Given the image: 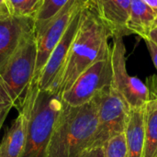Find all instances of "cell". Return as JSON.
Segmentation results:
<instances>
[{"label":"cell","mask_w":157,"mask_h":157,"mask_svg":"<svg viewBox=\"0 0 157 157\" xmlns=\"http://www.w3.org/2000/svg\"><path fill=\"white\" fill-rule=\"evenodd\" d=\"M110 33L96 13L91 1L85 6L79 27L52 93L62 95L93 63L110 54Z\"/></svg>","instance_id":"obj_1"},{"label":"cell","mask_w":157,"mask_h":157,"mask_svg":"<svg viewBox=\"0 0 157 157\" xmlns=\"http://www.w3.org/2000/svg\"><path fill=\"white\" fill-rule=\"evenodd\" d=\"M98 123L96 97L77 107L63 102L53 127L47 157H78L91 146Z\"/></svg>","instance_id":"obj_2"},{"label":"cell","mask_w":157,"mask_h":157,"mask_svg":"<svg viewBox=\"0 0 157 157\" xmlns=\"http://www.w3.org/2000/svg\"><path fill=\"white\" fill-rule=\"evenodd\" d=\"M36 58L34 31L22 41L0 75V104L9 105L21 111L33 84Z\"/></svg>","instance_id":"obj_3"},{"label":"cell","mask_w":157,"mask_h":157,"mask_svg":"<svg viewBox=\"0 0 157 157\" xmlns=\"http://www.w3.org/2000/svg\"><path fill=\"white\" fill-rule=\"evenodd\" d=\"M63 106L61 95L41 91L37 84L29 107L25 145L19 157H47L53 127Z\"/></svg>","instance_id":"obj_4"},{"label":"cell","mask_w":157,"mask_h":157,"mask_svg":"<svg viewBox=\"0 0 157 157\" xmlns=\"http://www.w3.org/2000/svg\"><path fill=\"white\" fill-rule=\"evenodd\" d=\"M98 129L91 146H103L112 137L123 133L128 122L131 108L112 86L97 96Z\"/></svg>","instance_id":"obj_5"},{"label":"cell","mask_w":157,"mask_h":157,"mask_svg":"<svg viewBox=\"0 0 157 157\" xmlns=\"http://www.w3.org/2000/svg\"><path fill=\"white\" fill-rule=\"evenodd\" d=\"M110 46L112 67V86L124 98L131 109L143 108L149 98L145 83L132 76L126 67V46L121 36H114Z\"/></svg>","instance_id":"obj_6"},{"label":"cell","mask_w":157,"mask_h":157,"mask_svg":"<svg viewBox=\"0 0 157 157\" xmlns=\"http://www.w3.org/2000/svg\"><path fill=\"white\" fill-rule=\"evenodd\" d=\"M87 0H69L66 5L50 20L35 29L37 58L33 84H38L40 75L52 52L64 34L75 11Z\"/></svg>","instance_id":"obj_7"},{"label":"cell","mask_w":157,"mask_h":157,"mask_svg":"<svg viewBox=\"0 0 157 157\" xmlns=\"http://www.w3.org/2000/svg\"><path fill=\"white\" fill-rule=\"evenodd\" d=\"M112 85L110 54L98 60L82 73L71 87L61 95L62 100L77 107L90 102L98 93Z\"/></svg>","instance_id":"obj_8"},{"label":"cell","mask_w":157,"mask_h":157,"mask_svg":"<svg viewBox=\"0 0 157 157\" xmlns=\"http://www.w3.org/2000/svg\"><path fill=\"white\" fill-rule=\"evenodd\" d=\"M87 2L88 0L75 11L64 34L52 52L38 80L40 90L53 92L63 70L69 50L78 29L83 9Z\"/></svg>","instance_id":"obj_9"},{"label":"cell","mask_w":157,"mask_h":157,"mask_svg":"<svg viewBox=\"0 0 157 157\" xmlns=\"http://www.w3.org/2000/svg\"><path fill=\"white\" fill-rule=\"evenodd\" d=\"M35 31V19L11 17L0 21V75L22 41Z\"/></svg>","instance_id":"obj_10"},{"label":"cell","mask_w":157,"mask_h":157,"mask_svg":"<svg viewBox=\"0 0 157 157\" xmlns=\"http://www.w3.org/2000/svg\"><path fill=\"white\" fill-rule=\"evenodd\" d=\"M98 17L114 36L130 35L127 29L132 0H90Z\"/></svg>","instance_id":"obj_11"},{"label":"cell","mask_w":157,"mask_h":157,"mask_svg":"<svg viewBox=\"0 0 157 157\" xmlns=\"http://www.w3.org/2000/svg\"><path fill=\"white\" fill-rule=\"evenodd\" d=\"M36 86L37 84H32L28 93L23 109L18 112L17 117L5 132V135L0 143V157L20 156L25 145L29 107Z\"/></svg>","instance_id":"obj_12"},{"label":"cell","mask_w":157,"mask_h":157,"mask_svg":"<svg viewBox=\"0 0 157 157\" xmlns=\"http://www.w3.org/2000/svg\"><path fill=\"white\" fill-rule=\"evenodd\" d=\"M145 84L149 90V98L144 106V157H157V75L148 77Z\"/></svg>","instance_id":"obj_13"},{"label":"cell","mask_w":157,"mask_h":157,"mask_svg":"<svg viewBox=\"0 0 157 157\" xmlns=\"http://www.w3.org/2000/svg\"><path fill=\"white\" fill-rule=\"evenodd\" d=\"M156 17V10L143 0H132L127 21V29L130 35L135 34L143 40L148 38Z\"/></svg>","instance_id":"obj_14"},{"label":"cell","mask_w":157,"mask_h":157,"mask_svg":"<svg viewBox=\"0 0 157 157\" xmlns=\"http://www.w3.org/2000/svg\"><path fill=\"white\" fill-rule=\"evenodd\" d=\"M129 157H144V107L131 109L124 131Z\"/></svg>","instance_id":"obj_15"},{"label":"cell","mask_w":157,"mask_h":157,"mask_svg":"<svg viewBox=\"0 0 157 157\" xmlns=\"http://www.w3.org/2000/svg\"><path fill=\"white\" fill-rule=\"evenodd\" d=\"M13 17L36 18L43 0H6Z\"/></svg>","instance_id":"obj_16"},{"label":"cell","mask_w":157,"mask_h":157,"mask_svg":"<svg viewBox=\"0 0 157 157\" xmlns=\"http://www.w3.org/2000/svg\"><path fill=\"white\" fill-rule=\"evenodd\" d=\"M69 0H43L41 7L35 18V29L52 18Z\"/></svg>","instance_id":"obj_17"},{"label":"cell","mask_w":157,"mask_h":157,"mask_svg":"<svg viewBox=\"0 0 157 157\" xmlns=\"http://www.w3.org/2000/svg\"><path fill=\"white\" fill-rule=\"evenodd\" d=\"M103 146L106 157H129L124 132L112 137Z\"/></svg>","instance_id":"obj_18"},{"label":"cell","mask_w":157,"mask_h":157,"mask_svg":"<svg viewBox=\"0 0 157 157\" xmlns=\"http://www.w3.org/2000/svg\"><path fill=\"white\" fill-rule=\"evenodd\" d=\"M78 157H106L104 146H94L85 150Z\"/></svg>","instance_id":"obj_19"},{"label":"cell","mask_w":157,"mask_h":157,"mask_svg":"<svg viewBox=\"0 0 157 157\" xmlns=\"http://www.w3.org/2000/svg\"><path fill=\"white\" fill-rule=\"evenodd\" d=\"M146 43V46H147V49L149 51V53L151 55V58L153 60V63L155 64V67L157 71V44L155 43L151 39L149 38H146L144 40Z\"/></svg>","instance_id":"obj_20"},{"label":"cell","mask_w":157,"mask_h":157,"mask_svg":"<svg viewBox=\"0 0 157 157\" xmlns=\"http://www.w3.org/2000/svg\"><path fill=\"white\" fill-rule=\"evenodd\" d=\"M11 17L12 16L9 12L6 0H0V21L6 20Z\"/></svg>","instance_id":"obj_21"},{"label":"cell","mask_w":157,"mask_h":157,"mask_svg":"<svg viewBox=\"0 0 157 157\" xmlns=\"http://www.w3.org/2000/svg\"><path fill=\"white\" fill-rule=\"evenodd\" d=\"M12 108L9 105H5V104H0V129L9 112V110Z\"/></svg>","instance_id":"obj_22"},{"label":"cell","mask_w":157,"mask_h":157,"mask_svg":"<svg viewBox=\"0 0 157 157\" xmlns=\"http://www.w3.org/2000/svg\"><path fill=\"white\" fill-rule=\"evenodd\" d=\"M148 38L151 39L155 43H156L157 44V28H154V29L151 30V32H150Z\"/></svg>","instance_id":"obj_23"},{"label":"cell","mask_w":157,"mask_h":157,"mask_svg":"<svg viewBox=\"0 0 157 157\" xmlns=\"http://www.w3.org/2000/svg\"><path fill=\"white\" fill-rule=\"evenodd\" d=\"M143 1L157 11V0H143Z\"/></svg>","instance_id":"obj_24"},{"label":"cell","mask_w":157,"mask_h":157,"mask_svg":"<svg viewBox=\"0 0 157 157\" xmlns=\"http://www.w3.org/2000/svg\"><path fill=\"white\" fill-rule=\"evenodd\" d=\"M154 28H157V17H156V18H155V22H154L153 29H154Z\"/></svg>","instance_id":"obj_25"}]
</instances>
